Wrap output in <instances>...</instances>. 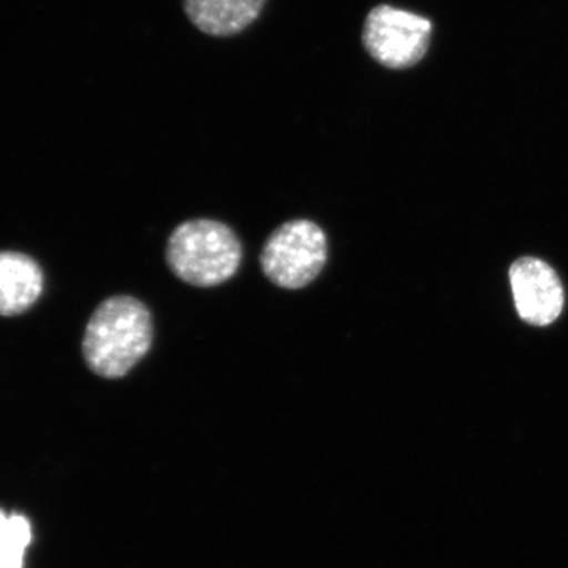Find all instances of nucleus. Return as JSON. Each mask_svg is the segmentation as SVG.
<instances>
[{
	"label": "nucleus",
	"instance_id": "obj_1",
	"mask_svg": "<svg viewBox=\"0 0 568 568\" xmlns=\"http://www.w3.org/2000/svg\"><path fill=\"white\" fill-rule=\"evenodd\" d=\"M153 320L144 302L112 295L97 306L82 338L89 369L104 379H121L151 351Z\"/></svg>",
	"mask_w": 568,
	"mask_h": 568
},
{
	"label": "nucleus",
	"instance_id": "obj_6",
	"mask_svg": "<svg viewBox=\"0 0 568 568\" xmlns=\"http://www.w3.org/2000/svg\"><path fill=\"white\" fill-rule=\"evenodd\" d=\"M43 271L20 252H0V316H20L39 302Z\"/></svg>",
	"mask_w": 568,
	"mask_h": 568
},
{
	"label": "nucleus",
	"instance_id": "obj_7",
	"mask_svg": "<svg viewBox=\"0 0 568 568\" xmlns=\"http://www.w3.org/2000/svg\"><path fill=\"white\" fill-rule=\"evenodd\" d=\"M267 0H182L194 28L212 37H233L260 17Z\"/></svg>",
	"mask_w": 568,
	"mask_h": 568
},
{
	"label": "nucleus",
	"instance_id": "obj_2",
	"mask_svg": "<svg viewBox=\"0 0 568 568\" xmlns=\"http://www.w3.org/2000/svg\"><path fill=\"white\" fill-rule=\"evenodd\" d=\"M242 256L237 234L219 220H189L168 239V265L179 280L196 287L230 282L241 267Z\"/></svg>",
	"mask_w": 568,
	"mask_h": 568
},
{
	"label": "nucleus",
	"instance_id": "obj_8",
	"mask_svg": "<svg viewBox=\"0 0 568 568\" xmlns=\"http://www.w3.org/2000/svg\"><path fill=\"white\" fill-rule=\"evenodd\" d=\"M32 541L31 521L21 514L0 508V568L24 567L26 549Z\"/></svg>",
	"mask_w": 568,
	"mask_h": 568
},
{
	"label": "nucleus",
	"instance_id": "obj_4",
	"mask_svg": "<svg viewBox=\"0 0 568 568\" xmlns=\"http://www.w3.org/2000/svg\"><path fill=\"white\" fill-rule=\"evenodd\" d=\"M432 31V21L420 14L377 6L366 17L362 41L366 52L381 65L406 70L425 58Z\"/></svg>",
	"mask_w": 568,
	"mask_h": 568
},
{
	"label": "nucleus",
	"instance_id": "obj_3",
	"mask_svg": "<svg viewBox=\"0 0 568 568\" xmlns=\"http://www.w3.org/2000/svg\"><path fill=\"white\" fill-rule=\"evenodd\" d=\"M328 244L323 227L295 219L276 227L261 250L260 264L268 282L282 290H304L327 264Z\"/></svg>",
	"mask_w": 568,
	"mask_h": 568
},
{
	"label": "nucleus",
	"instance_id": "obj_5",
	"mask_svg": "<svg viewBox=\"0 0 568 568\" xmlns=\"http://www.w3.org/2000/svg\"><path fill=\"white\" fill-rule=\"evenodd\" d=\"M510 283L523 321L545 327L558 320L564 308V287L547 263L536 257L518 260L511 265Z\"/></svg>",
	"mask_w": 568,
	"mask_h": 568
}]
</instances>
